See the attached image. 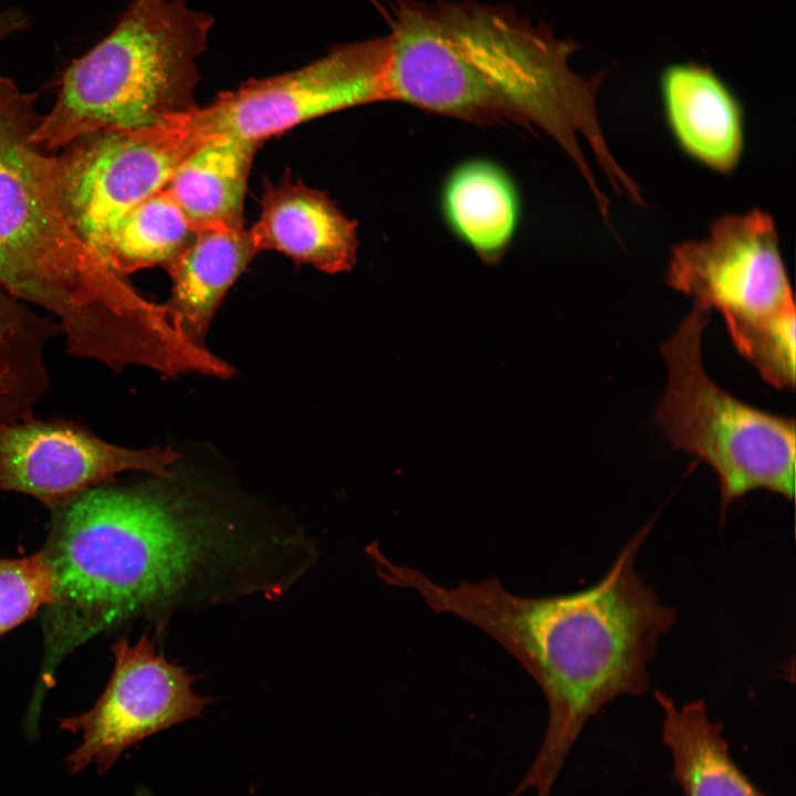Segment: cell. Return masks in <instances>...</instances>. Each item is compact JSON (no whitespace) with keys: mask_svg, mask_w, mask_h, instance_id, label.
<instances>
[{"mask_svg":"<svg viewBox=\"0 0 796 796\" xmlns=\"http://www.w3.org/2000/svg\"><path fill=\"white\" fill-rule=\"evenodd\" d=\"M651 525L625 545L597 583L564 595L521 597L495 576L449 588L410 566L391 568V586L411 589L432 610L452 614L486 632L542 689L548 708L545 735L533 764L509 796L530 788L535 796H549L588 720L615 698L648 690L647 666L677 618L636 568Z\"/></svg>","mask_w":796,"mask_h":796,"instance_id":"1","label":"cell"},{"mask_svg":"<svg viewBox=\"0 0 796 796\" xmlns=\"http://www.w3.org/2000/svg\"><path fill=\"white\" fill-rule=\"evenodd\" d=\"M167 476L106 483L50 507L41 549L52 575L42 610L43 660L30 706L36 718L63 660L95 636L154 618L243 552L231 524Z\"/></svg>","mask_w":796,"mask_h":796,"instance_id":"2","label":"cell"},{"mask_svg":"<svg viewBox=\"0 0 796 796\" xmlns=\"http://www.w3.org/2000/svg\"><path fill=\"white\" fill-rule=\"evenodd\" d=\"M34 95L0 75V286L59 323L71 355L157 366L175 333L163 305L115 274L71 227L57 158L32 139Z\"/></svg>","mask_w":796,"mask_h":796,"instance_id":"3","label":"cell"},{"mask_svg":"<svg viewBox=\"0 0 796 796\" xmlns=\"http://www.w3.org/2000/svg\"><path fill=\"white\" fill-rule=\"evenodd\" d=\"M213 22L184 0H130L113 30L65 70L33 142L55 149L98 130L142 128L193 111L197 61Z\"/></svg>","mask_w":796,"mask_h":796,"instance_id":"4","label":"cell"},{"mask_svg":"<svg viewBox=\"0 0 796 796\" xmlns=\"http://www.w3.org/2000/svg\"><path fill=\"white\" fill-rule=\"evenodd\" d=\"M390 31L413 62L431 113L513 122L533 96L537 53L522 18L473 1L396 0Z\"/></svg>","mask_w":796,"mask_h":796,"instance_id":"5","label":"cell"},{"mask_svg":"<svg viewBox=\"0 0 796 796\" xmlns=\"http://www.w3.org/2000/svg\"><path fill=\"white\" fill-rule=\"evenodd\" d=\"M666 283L719 311L737 350L778 389L795 385V304L772 217L724 214L672 248Z\"/></svg>","mask_w":796,"mask_h":796,"instance_id":"6","label":"cell"},{"mask_svg":"<svg viewBox=\"0 0 796 796\" xmlns=\"http://www.w3.org/2000/svg\"><path fill=\"white\" fill-rule=\"evenodd\" d=\"M710 311L694 305L661 346L668 377L656 420L678 449L716 472L721 516L756 489L792 500L795 493V421L744 404L708 376L702 333Z\"/></svg>","mask_w":796,"mask_h":796,"instance_id":"7","label":"cell"},{"mask_svg":"<svg viewBox=\"0 0 796 796\" xmlns=\"http://www.w3.org/2000/svg\"><path fill=\"white\" fill-rule=\"evenodd\" d=\"M191 112L130 129L80 137L57 158L65 216L95 252L111 227L130 208L163 189L177 166L207 135Z\"/></svg>","mask_w":796,"mask_h":796,"instance_id":"8","label":"cell"},{"mask_svg":"<svg viewBox=\"0 0 796 796\" xmlns=\"http://www.w3.org/2000/svg\"><path fill=\"white\" fill-rule=\"evenodd\" d=\"M111 649L113 672L96 703L61 720L62 730L82 734L80 746L64 760L72 773L95 764L104 774L129 746L199 716L212 703L193 691L198 677L167 661L146 635L134 645L122 638Z\"/></svg>","mask_w":796,"mask_h":796,"instance_id":"9","label":"cell"},{"mask_svg":"<svg viewBox=\"0 0 796 796\" xmlns=\"http://www.w3.org/2000/svg\"><path fill=\"white\" fill-rule=\"evenodd\" d=\"M178 458L168 448H125L73 421L33 417L0 428V491L23 493L51 507L126 471L169 476Z\"/></svg>","mask_w":796,"mask_h":796,"instance_id":"10","label":"cell"},{"mask_svg":"<svg viewBox=\"0 0 796 796\" xmlns=\"http://www.w3.org/2000/svg\"><path fill=\"white\" fill-rule=\"evenodd\" d=\"M366 105L359 41L332 48L308 64L249 80L222 92L199 116L208 135L226 134L261 145L306 121Z\"/></svg>","mask_w":796,"mask_h":796,"instance_id":"11","label":"cell"},{"mask_svg":"<svg viewBox=\"0 0 796 796\" xmlns=\"http://www.w3.org/2000/svg\"><path fill=\"white\" fill-rule=\"evenodd\" d=\"M258 221L249 229L259 252L274 250L296 263L334 274L357 259V222L324 192L284 176L264 184Z\"/></svg>","mask_w":796,"mask_h":796,"instance_id":"12","label":"cell"},{"mask_svg":"<svg viewBox=\"0 0 796 796\" xmlns=\"http://www.w3.org/2000/svg\"><path fill=\"white\" fill-rule=\"evenodd\" d=\"M659 86L666 121L681 150L714 171L732 172L744 148V115L731 87L694 62L668 65Z\"/></svg>","mask_w":796,"mask_h":796,"instance_id":"13","label":"cell"},{"mask_svg":"<svg viewBox=\"0 0 796 796\" xmlns=\"http://www.w3.org/2000/svg\"><path fill=\"white\" fill-rule=\"evenodd\" d=\"M258 253L244 228L202 230L167 265L172 287L163 307L187 342L206 348V334L220 303Z\"/></svg>","mask_w":796,"mask_h":796,"instance_id":"14","label":"cell"},{"mask_svg":"<svg viewBox=\"0 0 796 796\" xmlns=\"http://www.w3.org/2000/svg\"><path fill=\"white\" fill-rule=\"evenodd\" d=\"M259 144L212 134L177 166L166 188L195 232L242 229L243 205Z\"/></svg>","mask_w":796,"mask_h":796,"instance_id":"15","label":"cell"},{"mask_svg":"<svg viewBox=\"0 0 796 796\" xmlns=\"http://www.w3.org/2000/svg\"><path fill=\"white\" fill-rule=\"evenodd\" d=\"M441 209L450 230L485 263L509 248L520 217V199L509 174L486 159L454 168L444 181Z\"/></svg>","mask_w":796,"mask_h":796,"instance_id":"16","label":"cell"},{"mask_svg":"<svg viewBox=\"0 0 796 796\" xmlns=\"http://www.w3.org/2000/svg\"><path fill=\"white\" fill-rule=\"evenodd\" d=\"M662 742L672 757V776L684 796H766L730 754L721 723L713 722L701 699L677 706L660 691Z\"/></svg>","mask_w":796,"mask_h":796,"instance_id":"17","label":"cell"},{"mask_svg":"<svg viewBox=\"0 0 796 796\" xmlns=\"http://www.w3.org/2000/svg\"><path fill=\"white\" fill-rule=\"evenodd\" d=\"M59 335L54 318L0 289V428L33 418L50 387L45 349Z\"/></svg>","mask_w":796,"mask_h":796,"instance_id":"18","label":"cell"},{"mask_svg":"<svg viewBox=\"0 0 796 796\" xmlns=\"http://www.w3.org/2000/svg\"><path fill=\"white\" fill-rule=\"evenodd\" d=\"M195 233L176 200L163 188L123 214L95 253L124 277L145 268L166 269Z\"/></svg>","mask_w":796,"mask_h":796,"instance_id":"19","label":"cell"},{"mask_svg":"<svg viewBox=\"0 0 796 796\" xmlns=\"http://www.w3.org/2000/svg\"><path fill=\"white\" fill-rule=\"evenodd\" d=\"M51 598V569L41 551L21 558L0 556V638L32 618Z\"/></svg>","mask_w":796,"mask_h":796,"instance_id":"20","label":"cell"},{"mask_svg":"<svg viewBox=\"0 0 796 796\" xmlns=\"http://www.w3.org/2000/svg\"><path fill=\"white\" fill-rule=\"evenodd\" d=\"M29 27V18L20 8H6L0 10V41Z\"/></svg>","mask_w":796,"mask_h":796,"instance_id":"21","label":"cell"},{"mask_svg":"<svg viewBox=\"0 0 796 796\" xmlns=\"http://www.w3.org/2000/svg\"><path fill=\"white\" fill-rule=\"evenodd\" d=\"M142 796H146V795H142Z\"/></svg>","mask_w":796,"mask_h":796,"instance_id":"22","label":"cell"}]
</instances>
